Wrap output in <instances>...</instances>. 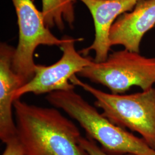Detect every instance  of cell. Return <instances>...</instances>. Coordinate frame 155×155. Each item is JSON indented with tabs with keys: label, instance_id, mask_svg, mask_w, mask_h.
<instances>
[{
	"label": "cell",
	"instance_id": "obj_1",
	"mask_svg": "<svg viewBox=\"0 0 155 155\" xmlns=\"http://www.w3.org/2000/svg\"><path fill=\"white\" fill-rule=\"evenodd\" d=\"M16 137L26 155H89L75 124L57 108L13 102Z\"/></svg>",
	"mask_w": 155,
	"mask_h": 155
},
{
	"label": "cell",
	"instance_id": "obj_2",
	"mask_svg": "<svg viewBox=\"0 0 155 155\" xmlns=\"http://www.w3.org/2000/svg\"><path fill=\"white\" fill-rule=\"evenodd\" d=\"M53 107L60 109L76 120L86 136L100 143L102 149L111 155H155L143 138L110 121L74 90L57 91L46 96Z\"/></svg>",
	"mask_w": 155,
	"mask_h": 155
},
{
	"label": "cell",
	"instance_id": "obj_3",
	"mask_svg": "<svg viewBox=\"0 0 155 155\" xmlns=\"http://www.w3.org/2000/svg\"><path fill=\"white\" fill-rule=\"evenodd\" d=\"M75 86L91 94L94 105L102 114L120 127L141 135L151 148L155 150V89L130 94L106 93L85 83L74 75L70 80Z\"/></svg>",
	"mask_w": 155,
	"mask_h": 155
},
{
	"label": "cell",
	"instance_id": "obj_4",
	"mask_svg": "<svg viewBox=\"0 0 155 155\" xmlns=\"http://www.w3.org/2000/svg\"><path fill=\"white\" fill-rule=\"evenodd\" d=\"M77 75L105 86L113 94H124L133 86L147 90L155 84V58L125 49L117 51L105 61L96 63L93 59Z\"/></svg>",
	"mask_w": 155,
	"mask_h": 155
},
{
	"label": "cell",
	"instance_id": "obj_5",
	"mask_svg": "<svg viewBox=\"0 0 155 155\" xmlns=\"http://www.w3.org/2000/svg\"><path fill=\"white\" fill-rule=\"evenodd\" d=\"M15 6L19 29V40L12 61L13 71L24 84L34 76L36 64L33 55L41 45L60 47L63 39H58L45 25L41 12L32 0H11Z\"/></svg>",
	"mask_w": 155,
	"mask_h": 155
},
{
	"label": "cell",
	"instance_id": "obj_6",
	"mask_svg": "<svg viewBox=\"0 0 155 155\" xmlns=\"http://www.w3.org/2000/svg\"><path fill=\"white\" fill-rule=\"evenodd\" d=\"M63 39V42L60 46L62 51L61 58L48 66L36 64L33 78L17 90L14 94V101L28 93L48 94L75 89V86L70 82V79L84 67L90 66L93 59L82 55L75 50V42L83 39H74L66 36Z\"/></svg>",
	"mask_w": 155,
	"mask_h": 155
},
{
	"label": "cell",
	"instance_id": "obj_7",
	"mask_svg": "<svg viewBox=\"0 0 155 155\" xmlns=\"http://www.w3.org/2000/svg\"><path fill=\"white\" fill-rule=\"evenodd\" d=\"M89 9L94 20L95 38L93 43L79 53L87 56L90 52L95 53L94 61H105L109 55L111 28L118 17L131 11L140 0H79Z\"/></svg>",
	"mask_w": 155,
	"mask_h": 155
},
{
	"label": "cell",
	"instance_id": "obj_8",
	"mask_svg": "<svg viewBox=\"0 0 155 155\" xmlns=\"http://www.w3.org/2000/svg\"><path fill=\"white\" fill-rule=\"evenodd\" d=\"M155 26V0H140L131 11L114 22L109 35L111 46L121 45L125 50L140 52L145 34Z\"/></svg>",
	"mask_w": 155,
	"mask_h": 155
},
{
	"label": "cell",
	"instance_id": "obj_9",
	"mask_svg": "<svg viewBox=\"0 0 155 155\" xmlns=\"http://www.w3.org/2000/svg\"><path fill=\"white\" fill-rule=\"evenodd\" d=\"M15 48L6 43L0 45V139L5 144L16 137L13 118V97L24 85L22 79L12 68Z\"/></svg>",
	"mask_w": 155,
	"mask_h": 155
},
{
	"label": "cell",
	"instance_id": "obj_10",
	"mask_svg": "<svg viewBox=\"0 0 155 155\" xmlns=\"http://www.w3.org/2000/svg\"><path fill=\"white\" fill-rule=\"evenodd\" d=\"M77 0H42L41 13L48 28L64 29V21L73 28L75 20L74 4Z\"/></svg>",
	"mask_w": 155,
	"mask_h": 155
},
{
	"label": "cell",
	"instance_id": "obj_11",
	"mask_svg": "<svg viewBox=\"0 0 155 155\" xmlns=\"http://www.w3.org/2000/svg\"><path fill=\"white\" fill-rule=\"evenodd\" d=\"M80 144L89 155H111L106 153L97 145L96 141L88 137H83L80 139ZM125 155H134L127 154Z\"/></svg>",
	"mask_w": 155,
	"mask_h": 155
},
{
	"label": "cell",
	"instance_id": "obj_12",
	"mask_svg": "<svg viewBox=\"0 0 155 155\" xmlns=\"http://www.w3.org/2000/svg\"><path fill=\"white\" fill-rule=\"evenodd\" d=\"M5 149L2 155H26L17 137L5 143Z\"/></svg>",
	"mask_w": 155,
	"mask_h": 155
}]
</instances>
